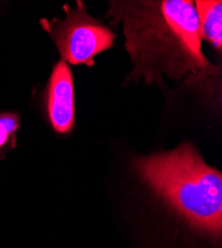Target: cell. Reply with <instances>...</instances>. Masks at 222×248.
Wrapping results in <instances>:
<instances>
[{
    "mask_svg": "<svg viewBox=\"0 0 222 248\" xmlns=\"http://www.w3.org/2000/svg\"><path fill=\"white\" fill-rule=\"evenodd\" d=\"M107 17L120 23L134 63L129 80L164 82V77L210 94L220 67L201 49L199 21L193 1L137 0L111 1Z\"/></svg>",
    "mask_w": 222,
    "mask_h": 248,
    "instance_id": "obj_1",
    "label": "cell"
},
{
    "mask_svg": "<svg viewBox=\"0 0 222 248\" xmlns=\"http://www.w3.org/2000/svg\"><path fill=\"white\" fill-rule=\"evenodd\" d=\"M138 179L190 229L211 241L222 233V173L205 163L192 144L135 157Z\"/></svg>",
    "mask_w": 222,
    "mask_h": 248,
    "instance_id": "obj_2",
    "label": "cell"
},
{
    "mask_svg": "<svg viewBox=\"0 0 222 248\" xmlns=\"http://www.w3.org/2000/svg\"><path fill=\"white\" fill-rule=\"evenodd\" d=\"M65 18H43L42 28L55 42L62 60L71 65L92 66L94 57L113 47L116 33L93 18L82 1L65 5Z\"/></svg>",
    "mask_w": 222,
    "mask_h": 248,
    "instance_id": "obj_3",
    "label": "cell"
},
{
    "mask_svg": "<svg viewBox=\"0 0 222 248\" xmlns=\"http://www.w3.org/2000/svg\"><path fill=\"white\" fill-rule=\"evenodd\" d=\"M43 100L52 129L61 135L71 133L75 125L74 80L65 61L60 60L53 67Z\"/></svg>",
    "mask_w": 222,
    "mask_h": 248,
    "instance_id": "obj_4",
    "label": "cell"
},
{
    "mask_svg": "<svg viewBox=\"0 0 222 248\" xmlns=\"http://www.w3.org/2000/svg\"><path fill=\"white\" fill-rule=\"evenodd\" d=\"M199 21L200 37L221 53L222 2L220 0H198L194 2Z\"/></svg>",
    "mask_w": 222,
    "mask_h": 248,
    "instance_id": "obj_5",
    "label": "cell"
},
{
    "mask_svg": "<svg viewBox=\"0 0 222 248\" xmlns=\"http://www.w3.org/2000/svg\"><path fill=\"white\" fill-rule=\"evenodd\" d=\"M20 117L16 112H0V163L6 155L17 147V133Z\"/></svg>",
    "mask_w": 222,
    "mask_h": 248,
    "instance_id": "obj_6",
    "label": "cell"
}]
</instances>
